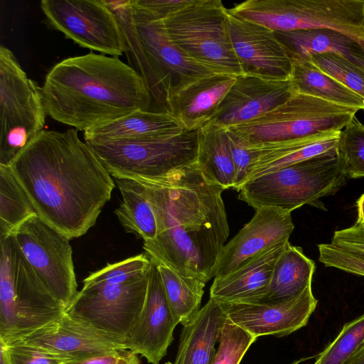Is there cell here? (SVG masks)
<instances>
[{"label": "cell", "mask_w": 364, "mask_h": 364, "mask_svg": "<svg viewBox=\"0 0 364 364\" xmlns=\"http://www.w3.org/2000/svg\"><path fill=\"white\" fill-rule=\"evenodd\" d=\"M10 167L37 215L70 240L95 225L115 187L74 129L43 130Z\"/></svg>", "instance_id": "1"}, {"label": "cell", "mask_w": 364, "mask_h": 364, "mask_svg": "<svg viewBox=\"0 0 364 364\" xmlns=\"http://www.w3.org/2000/svg\"><path fill=\"white\" fill-rule=\"evenodd\" d=\"M138 181L157 223L156 238L144 242L146 253L206 284L229 236L224 189L208 180L196 162L156 181Z\"/></svg>", "instance_id": "2"}, {"label": "cell", "mask_w": 364, "mask_h": 364, "mask_svg": "<svg viewBox=\"0 0 364 364\" xmlns=\"http://www.w3.org/2000/svg\"><path fill=\"white\" fill-rule=\"evenodd\" d=\"M41 91L47 115L83 132L149 110L152 102L143 80L128 64L92 52L55 64Z\"/></svg>", "instance_id": "3"}, {"label": "cell", "mask_w": 364, "mask_h": 364, "mask_svg": "<svg viewBox=\"0 0 364 364\" xmlns=\"http://www.w3.org/2000/svg\"><path fill=\"white\" fill-rule=\"evenodd\" d=\"M104 1L119 24L128 65L143 80L159 112L168 113L167 100L175 90L219 73L182 50L163 21L139 9L133 0Z\"/></svg>", "instance_id": "4"}, {"label": "cell", "mask_w": 364, "mask_h": 364, "mask_svg": "<svg viewBox=\"0 0 364 364\" xmlns=\"http://www.w3.org/2000/svg\"><path fill=\"white\" fill-rule=\"evenodd\" d=\"M0 341L9 344L63 314L38 278L14 235L0 237Z\"/></svg>", "instance_id": "5"}, {"label": "cell", "mask_w": 364, "mask_h": 364, "mask_svg": "<svg viewBox=\"0 0 364 364\" xmlns=\"http://www.w3.org/2000/svg\"><path fill=\"white\" fill-rule=\"evenodd\" d=\"M337 154L316 156L245 182L238 198L255 210L276 208L292 212L304 205L318 206L321 198L346 183Z\"/></svg>", "instance_id": "6"}, {"label": "cell", "mask_w": 364, "mask_h": 364, "mask_svg": "<svg viewBox=\"0 0 364 364\" xmlns=\"http://www.w3.org/2000/svg\"><path fill=\"white\" fill-rule=\"evenodd\" d=\"M149 272L132 277L104 267L83 280L65 312L127 343L145 304Z\"/></svg>", "instance_id": "7"}, {"label": "cell", "mask_w": 364, "mask_h": 364, "mask_svg": "<svg viewBox=\"0 0 364 364\" xmlns=\"http://www.w3.org/2000/svg\"><path fill=\"white\" fill-rule=\"evenodd\" d=\"M199 130L134 139L86 142L112 178L156 181L194 164Z\"/></svg>", "instance_id": "8"}, {"label": "cell", "mask_w": 364, "mask_h": 364, "mask_svg": "<svg viewBox=\"0 0 364 364\" xmlns=\"http://www.w3.org/2000/svg\"><path fill=\"white\" fill-rule=\"evenodd\" d=\"M230 13L275 32L328 28L364 42V0H247Z\"/></svg>", "instance_id": "9"}, {"label": "cell", "mask_w": 364, "mask_h": 364, "mask_svg": "<svg viewBox=\"0 0 364 364\" xmlns=\"http://www.w3.org/2000/svg\"><path fill=\"white\" fill-rule=\"evenodd\" d=\"M358 111L296 90L272 111L225 129L249 145L285 141L341 131Z\"/></svg>", "instance_id": "10"}, {"label": "cell", "mask_w": 364, "mask_h": 364, "mask_svg": "<svg viewBox=\"0 0 364 364\" xmlns=\"http://www.w3.org/2000/svg\"><path fill=\"white\" fill-rule=\"evenodd\" d=\"M228 9L220 0H195L164 18L165 28L174 43L193 59L219 73H245L230 40Z\"/></svg>", "instance_id": "11"}, {"label": "cell", "mask_w": 364, "mask_h": 364, "mask_svg": "<svg viewBox=\"0 0 364 364\" xmlns=\"http://www.w3.org/2000/svg\"><path fill=\"white\" fill-rule=\"evenodd\" d=\"M46 112L41 87L11 50L0 46V165L15 157L43 129Z\"/></svg>", "instance_id": "12"}, {"label": "cell", "mask_w": 364, "mask_h": 364, "mask_svg": "<svg viewBox=\"0 0 364 364\" xmlns=\"http://www.w3.org/2000/svg\"><path fill=\"white\" fill-rule=\"evenodd\" d=\"M38 278L65 311L79 291L70 239L34 215L13 233Z\"/></svg>", "instance_id": "13"}, {"label": "cell", "mask_w": 364, "mask_h": 364, "mask_svg": "<svg viewBox=\"0 0 364 364\" xmlns=\"http://www.w3.org/2000/svg\"><path fill=\"white\" fill-rule=\"evenodd\" d=\"M47 23L80 47L113 57L125 52L118 21L104 0H43Z\"/></svg>", "instance_id": "14"}, {"label": "cell", "mask_w": 364, "mask_h": 364, "mask_svg": "<svg viewBox=\"0 0 364 364\" xmlns=\"http://www.w3.org/2000/svg\"><path fill=\"white\" fill-rule=\"evenodd\" d=\"M219 304L227 318L257 338L287 336L303 328L318 300L310 284L297 296L284 300Z\"/></svg>", "instance_id": "15"}, {"label": "cell", "mask_w": 364, "mask_h": 364, "mask_svg": "<svg viewBox=\"0 0 364 364\" xmlns=\"http://www.w3.org/2000/svg\"><path fill=\"white\" fill-rule=\"evenodd\" d=\"M228 26L233 49L245 73L291 80L294 59L275 31L230 13Z\"/></svg>", "instance_id": "16"}, {"label": "cell", "mask_w": 364, "mask_h": 364, "mask_svg": "<svg viewBox=\"0 0 364 364\" xmlns=\"http://www.w3.org/2000/svg\"><path fill=\"white\" fill-rule=\"evenodd\" d=\"M14 342L41 347L76 360L128 349L125 341L66 312L9 344Z\"/></svg>", "instance_id": "17"}, {"label": "cell", "mask_w": 364, "mask_h": 364, "mask_svg": "<svg viewBox=\"0 0 364 364\" xmlns=\"http://www.w3.org/2000/svg\"><path fill=\"white\" fill-rule=\"evenodd\" d=\"M295 91L291 80L248 73L237 75L210 122L228 128L251 121L284 103Z\"/></svg>", "instance_id": "18"}, {"label": "cell", "mask_w": 364, "mask_h": 364, "mask_svg": "<svg viewBox=\"0 0 364 364\" xmlns=\"http://www.w3.org/2000/svg\"><path fill=\"white\" fill-rule=\"evenodd\" d=\"M294 229L291 212L276 208L256 210L252 219L223 247L213 277H224L253 257L289 240Z\"/></svg>", "instance_id": "19"}, {"label": "cell", "mask_w": 364, "mask_h": 364, "mask_svg": "<svg viewBox=\"0 0 364 364\" xmlns=\"http://www.w3.org/2000/svg\"><path fill=\"white\" fill-rule=\"evenodd\" d=\"M151 260L145 304L127 345L129 350L142 355L149 363L158 364L166 354L179 321L169 306L156 263Z\"/></svg>", "instance_id": "20"}, {"label": "cell", "mask_w": 364, "mask_h": 364, "mask_svg": "<svg viewBox=\"0 0 364 364\" xmlns=\"http://www.w3.org/2000/svg\"><path fill=\"white\" fill-rule=\"evenodd\" d=\"M236 76L215 73L173 91L167 112L187 131H197L211 122Z\"/></svg>", "instance_id": "21"}, {"label": "cell", "mask_w": 364, "mask_h": 364, "mask_svg": "<svg viewBox=\"0 0 364 364\" xmlns=\"http://www.w3.org/2000/svg\"><path fill=\"white\" fill-rule=\"evenodd\" d=\"M289 240L253 257L222 277H215L210 298L218 303L259 302L269 292L277 259Z\"/></svg>", "instance_id": "22"}, {"label": "cell", "mask_w": 364, "mask_h": 364, "mask_svg": "<svg viewBox=\"0 0 364 364\" xmlns=\"http://www.w3.org/2000/svg\"><path fill=\"white\" fill-rule=\"evenodd\" d=\"M340 132H326L290 140L247 144L253 156L245 182L311 158L337 154Z\"/></svg>", "instance_id": "23"}, {"label": "cell", "mask_w": 364, "mask_h": 364, "mask_svg": "<svg viewBox=\"0 0 364 364\" xmlns=\"http://www.w3.org/2000/svg\"><path fill=\"white\" fill-rule=\"evenodd\" d=\"M226 319L220 304L210 298L183 325L173 364H211Z\"/></svg>", "instance_id": "24"}, {"label": "cell", "mask_w": 364, "mask_h": 364, "mask_svg": "<svg viewBox=\"0 0 364 364\" xmlns=\"http://www.w3.org/2000/svg\"><path fill=\"white\" fill-rule=\"evenodd\" d=\"M287 46L293 59H309L314 55L334 54L364 68L363 42L328 28L276 32Z\"/></svg>", "instance_id": "25"}, {"label": "cell", "mask_w": 364, "mask_h": 364, "mask_svg": "<svg viewBox=\"0 0 364 364\" xmlns=\"http://www.w3.org/2000/svg\"><path fill=\"white\" fill-rule=\"evenodd\" d=\"M185 129L169 113L137 110L84 132L88 141L134 139L172 135Z\"/></svg>", "instance_id": "26"}, {"label": "cell", "mask_w": 364, "mask_h": 364, "mask_svg": "<svg viewBox=\"0 0 364 364\" xmlns=\"http://www.w3.org/2000/svg\"><path fill=\"white\" fill-rule=\"evenodd\" d=\"M196 163L208 180L224 190L233 188L235 166L225 128L210 122L199 129Z\"/></svg>", "instance_id": "27"}, {"label": "cell", "mask_w": 364, "mask_h": 364, "mask_svg": "<svg viewBox=\"0 0 364 364\" xmlns=\"http://www.w3.org/2000/svg\"><path fill=\"white\" fill-rule=\"evenodd\" d=\"M113 178L122 197L114 210L122 226L126 232L143 239L144 242L154 240L157 235L156 218L143 184L128 178Z\"/></svg>", "instance_id": "28"}, {"label": "cell", "mask_w": 364, "mask_h": 364, "mask_svg": "<svg viewBox=\"0 0 364 364\" xmlns=\"http://www.w3.org/2000/svg\"><path fill=\"white\" fill-rule=\"evenodd\" d=\"M315 263L300 247L289 243L277 259L269 292L262 301H281L292 298L312 284Z\"/></svg>", "instance_id": "29"}, {"label": "cell", "mask_w": 364, "mask_h": 364, "mask_svg": "<svg viewBox=\"0 0 364 364\" xmlns=\"http://www.w3.org/2000/svg\"><path fill=\"white\" fill-rule=\"evenodd\" d=\"M296 90L339 105L364 110V99L307 59H294L291 77Z\"/></svg>", "instance_id": "30"}, {"label": "cell", "mask_w": 364, "mask_h": 364, "mask_svg": "<svg viewBox=\"0 0 364 364\" xmlns=\"http://www.w3.org/2000/svg\"><path fill=\"white\" fill-rule=\"evenodd\" d=\"M154 260L169 306L176 318L183 326L190 322L200 309L205 284L197 279L183 276L164 264Z\"/></svg>", "instance_id": "31"}, {"label": "cell", "mask_w": 364, "mask_h": 364, "mask_svg": "<svg viewBox=\"0 0 364 364\" xmlns=\"http://www.w3.org/2000/svg\"><path fill=\"white\" fill-rule=\"evenodd\" d=\"M34 215L36 210L10 166L0 165V237L13 234Z\"/></svg>", "instance_id": "32"}, {"label": "cell", "mask_w": 364, "mask_h": 364, "mask_svg": "<svg viewBox=\"0 0 364 364\" xmlns=\"http://www.w3.org/2000/svg\"><path fill=\"white\" fill-rule=\"evenodd\" d=\"M337 156L347 178L364 177V124L356 117L341 131Z\"/></svg>", "instance_id": "33"}, {"label": "cell", "mask_w": 364, "mask_h": 364, "mask_svg": "<svg viewBox=\"0 0 364 364\" xmlns=\"http://www.w3.org/2000/svg\"><path fill=\"white\" fill-rule=\"evenodd\" d=\"M364 344V314L346 323L336 338L316 356V364H346Z\"/></svg>", "instance_id": "34"}, {"label": "cell", "mask_w": 364, "mask_h": 364, "mask_svg": "<svg viewBox=\"0 0 364 364\" xmlns=\"http://www.w3.org/2000/svg\"><path fill=\"white\" fill-rule=\"evenodd\" d=\"M307 60L364 99L363 68L334 54L316 55Z\"/></svg>", "instance_id": "35"}, {"label": "cell", "mask_w": 364, "mask_h": 364, "mask_svg": "<svg viewBox=\"0 0 364 364\" xmlns=\"http://www.w3.org/2000/svg\"><path fill=\"white\" fill-rule=\"evenodd\" d=\"M256 339L227 318L219 339V347L211 364H240Z\"/></svg>", "instance_id": "36"}, {"label": "cell", "mask_w": 364, "mask_h": 364, "mask_svg": "<svg viewBox=\"0 0 364 364\" xmlns=\"http://www.w3.org/2000/svg\"><path fill=\"white\" fill-rule=\"evenodd\" d=\"M318 259L326 267L364 277V254L341 247L332 242L319 244Z\"/></svg>", "instance_id": "37"}, {"label": "cell", "mask_w": 364, "mask_h": 364, "mask_svg": "<svg viewBox=\"0 0 364 364\" xmlns=\"http://www.w3.org/2000/svg\"><path fill=\"white\" fill-rule=\"evenodd\" d=\"M6 346L11 364H64L76 360L66 355L21 342Z\"/></svg>", "instance_id": "38"}, {"label": "cell", "mask_w": 364, "mask_h": 364, "mask_svg": "<svg viewBox=\"0 0 364 364\" xmlns=\"http://www.w3.org/2000/svg\"><path fill=\"white\" fill-rule=\"evenodd\" d=\"M235 166V185L239 191L245 183L248 168L252 159V152L248 145L232 132L226 129Z\"/></svg>", "instance_id": "39"}, {"label": "cell", "mask_w": 364, "mask_h": 364, "mask_svg": "<svg viewBox=\"0 0 364 364\" xmlns=\"http://www.w3.org/2000/svg\"><path fill=\"white\" fill-rule=\"evenodd\" d=\"M195 0H133L134 4L149 16L160 20L191 5Z\"/></svg>", "instance_id": "40"}, {"label": "cell", "mask_w": 364, "mask_h": 364, "mask_svg": "<svg viewBox=\"0 0 364 364\" xmlns=\"http://www.w3.org/2000/svg\"><path fill=\"white\" fill-rule=\"evenodd\" d=\"M331 242L341 247L364 254V225L355 223L349 228L336 230Z\"/></svg>", "instance_id": "41"}, {"label": "cell", "mask_w": 364, "mask_h": 364, "mask_svg": "<svg viewBox=\"0 0 364 364\" xmlns=\"http://www.w3.org/2000/svg\"><path fill=\"white\" fill-rule=\"evenodd\" d=\"M64 364H139L137 354L129 349L68 361Z\"/></svg>", "instance_id": "42"}, {"label": "cell", "mask_w": 364, "mask_h": 364, "mask_svg": "<svg viewBox=\"0 0 364 364\" xmlns=\"http://www.w3.org/2000/svg\"><path fill=\"white\" fill-rule=\"evenodd\" d=\"M357 220L355 223L364 225V193L356 201Z\"/></svg>", "instance_id": "43"}, {"label": "cell", "mask_w": 364, "mask_h": 364, "mask_svg": "<svg viewBox=\"0 0 364 364\" xmlns=\"http://www.w3.org/2000/svg\"><path fill=\"white\" fill-rule=\"evenodd\" d=\"M346 364H364V344Z\"/></svg>", "instance_id": "44"}, {"label": "cell", "mask_w": 364, "mask_h": 364, "mask_svg": "<svg viewBox=\"0 0 364 364\" xmlns=\"http://www.w3.org/2000/svg\"><path fill=\"white\" fill-rule=\"evenodd\" d=\"M0 364H11L6 346L0 341Z\"/></svg>", "instance_id": "45"}, {"label": "cell", "mask_w": 364, "mask_h": 364, "mask_svg": "<svg viewBox=\"0 0 364 364\" xmlns=\"http://www.w3.org/2000/svg\"><path fill=\"white\" fill-rule=\"evenodd\" d=\"M306 359H308V358H301L299 360H294L293 363H290V364H299L300 363L306 360ZM314 364H316V363H314Z\"/></svg>", "instance_id": "46"}, {"label": "cell", "mask_w": 364, "mask_h": 364, "mask_svg": "<svg viewBox=\"0 0 364 364\" xmlns=\"http://www.w3.org/2000/svg\"><path fill=\"white\" fill-rule=\"evenodd\" d=\"M165 364H173V363H171V362H167V363H166Z\"/></svg>", "instance_id": "47"}, {"label": "cell", "mask_w": 364, "mask_h": 364, "mask_svg": "<svg viewBox=\"0 0 364 364\" xmlns=\"http://www.w3.org/2000/svg\"><path fill=\"white\" fill-rule=\"evenodd\" d=\"M363 46H364V42H363Z\"/></svg>", "instance_id": "48"}]
</instances>
